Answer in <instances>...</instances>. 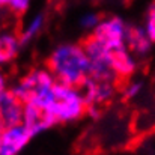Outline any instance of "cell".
<instances>
[{
  "instance_id": "obj_14",
  "label": "cell",
  "mask_w": 155,
  "mask_h": 155,
  "mask_svg": "<svg viewBox=\"0 0 155 155\" xmlns=\"http://www.w3.org/2000/svg\"><path fill=\"white\" fill-rule=\"evenodd\" d=\"M8 6L11 8V11L17 14H24L30 6V0H9Z\"/></svg>"
},
{
  "instance_id": "obj_2",
  "label": "cell",
  "mask_w": 155,
  "mask_h": 155,
  "mask_svg": "<svg viewBox=\"0 0 155 155\" xmlns=\"http://www.w3.org/2000/svg\"><path fill=\"white\" fill-rule=\"evenodd\" d=\"M48 107L57 122H74L87 113V103L78 86L56 81Z\"/></svg>"
},
{
  "instance_id": "obj_18",
  "label": "cell",
  "mask_w": 155,
  "mask_h": 155,
  "mask_svg": "<svg viewBox=\"0 0 155 155\" xmlns=\"http://www.w3.org/2000/svg\"><path fill=\"white\" fill-rule=\"evenodd\" d=\"M3 130H5V127H3V124L0 122V140H2V133H3Z\"/></svg>"
},
{
  "instance_id": "obj_12",
  "label": "cell",
  "mask_w": 155,
  "mask_h": 155,
  "mask_svg": "<svg viewBox=\"0 0 155 155\" xmlns=\"http://www.w3.org/2000/svg\"><path fill=\"white\" fill-rule=\"evenodd\" d=\"M145 30L148 33V36L151 38V41L155 42V3H152L148 9L146 14V23H145Z\"/></svg>"
},
{
  "instance_id": "obj_15",
  "label": "cell",
  "mask_w": 155,
  "mask_h": 155,
  "mask_svg": "<svg viewBox=\"0 0 155 155\" xmlns=\"http://www.w3.org/2000/svg\"><path fill=\"white\" fill-rule=\"evenodd\" d=\"M100 17L97 14H86L81 20H80V24L84 27V29H95L97 24L100 23Z\"/></svg>"
},
{
  "instance_id": "obj_3",
  "label": "cell",
  "mask_w": 155,
  "mask_h": 155,
  "mask_svg": "<svg viewBox=\"0 0 155 155\" xmlns=\"http://www.w3.org/2000/svg\"><path fill=\"white\" fill-rule=\"evenodd\" d=\"M54 84L56 78L50 72V69L38 68L24 75L20 80V83L14 86L11 91L23 101V104L38 103L48 105Z\"/></svg>"
},
{
  "instance_id": "obj_13",
  "label": "cell",
  "mask_w": 155,
  "mask_h": 155,
  "mask_svg": "<svg viewBox=\"0 0 155 155\" xmlns=\"http://www.w3.org/2000/svg\"><path fill=\"white\" fill-rule=\"evenodd\" d=\"M140 91H142V83H128L124 87V97H125V100L136 98L140 94Z\"/></svg>"
},
{
  "instance_id": "obj_6",
  "label": "cell",
  "mask_w": 155,
  "mask_h": 155,
  "mask_svg": "<svg viewBox=\"0 0 155 155\" xmlns=\"http://www.w3.org/2000/svg\"><path fill=\"white\" fill-rule=\"evenodd\" d=\"M30 139L32 136L23 124L5 127L0 140V155H18Z\"/></svg>"
},
{
  "instance_id": "obj_1",
  "label": "cell",
  "mask_w": 155,
  "mask_h": 155,
  "mask_svg": "<svg viewBox=\"0 0 155 155\" xmlns=\"http://www.w3.org/2000/svg\"><path fill=\"white\" fill-rule=\"evenodd\" d=\"M48 69L56 81L81 86L89 75L91 62L81 45L63 44L51 53L48 59Z\"/></svg>"
},
{
  "instance_id": "obj_4",
  "label": "cell",
  "mask_w": 155,
  "mask_h": 155,
  "mask_svg": "<svg viewBox=\"0 0 155 155\" xmlns=\"http://www.w3.org/2000/svg\"><path fill=\"white\" fill-rule=\"evenodd\" d=\"M21 124L27 128L32 137L47 131L54 124H57L54 114L51 113L50 107L45 104L27 103L23 108V120Z\"/></svg>"
},
{
  "instance_id": "obj_17",
  "label": "cell",
  "mask_w": 155,
  "mask_h": 155,
  "mask_svg": "<svg viewBox=\"0 0 155 155\" xmlns=\"http://www.w3.org/2000/svg\"><path fill=\"white\" fill-rule=\"evenodd\" d=\"M8 5H9V0H0V9L5 8V6H8Z\"/></svg>"
},
{
  "instance_id": "obj_9",
  "label": "cell",
  "mask_w": 155,
  "mask_h": 155,
  "mask_svg": "<svg viewBox=\"0 0 155 155\" xmlns=\"http://www.w3.org/2000/svg\"><path fill=\"white\" fill-rule=\"evenodd\" d=\"M151 38L148 36L145 27H136V26H127V36H125V45L133 54L145 56L151 48Z\"/></svg>"
},
{
  "instance_id": "obj_5",
  "label": "cell",
  "mask_w": 155,
  "mask_h": 155,
  "mask_svg": "<svg viewBox=\"0 0 155 155\" xmlns=\"http://www.w3.org/2000/svg\"><path fill=\"white\" fill-rule=\"evenodd\" d=\"M92 36H95L107 48H116V47L125 45L127 26L120 18H116V17L101 20L94 29Z\"/></svg>"
},
{
  "instance_id": "obj_8",
  "label": "cell",
  "mask_w": 155,
  "mask_h": 155,
  "mask_svg": "<svg viewBox=\"0 0 155 155\" xmlns=\"http://www.w3.org/2000/svg\"><path fill=\"white\" fill-rule=\"evenodd\" d=\"M23 108H24L23 101L11 89H8V92L3 95L0 101V122L3 124V127L21 124Z\"/></svg>"
},
{
  "instance_id": "obj_11",
  "label": "cell",
  "mask_w": 155,
  "mask_h": 155,
  "mask_svg": "<svg viewBox=\"0 0 155 155\" xmlns=\"http://www.w3.org/2000/svg\"><path fill=\"white\" fill-rule=\"evenodd\" d=\"M42 26H44V15H42V14H38L36 17H33V18L29 21V24L26 26V29H24V30L21 32V35L18 36L21 45H24V44H27L29 41H32V39L41 32Z\"/></svg>"
},
{
  "instance_id": "obj_10",
  "label": "cell",
  "mask_w": 155,
  "mask_h": 155,
  "mask_svg": "<svg viewBox=\"0 0 155 155\" xmlns=\"http://www.w3.org/2000/svg\"><path fill=\"white\" fill-rule=\"evenodd\" d=\"M21 47L20 38L14 33H2L0 35V65H6L15 59Z\"/></svg>"
},
{
  "instance_id": "obj_7",
  "label": "cell",
  "mask_w": 155,
  "mask_h": 155,
  "mask_svg": "<svg viewBox=\"0 0 155 155\" xmlns=\"http://www.w3.org/2000/svg\"><path fill=\"white\" fill-rule=\"evenodd\" d=\"M110 66L120 83L130 78L136 71V59L127 45L110 48Z\"/></svg>"
},
{
  "instance_id": "obj_16",
  "label": "cell",
  "mask_w": 155,
  "mask_h": 155,
  "mask_svg": "<svg viewBox=\"0 0 155 155\" xmlns=\"http://www.w3.org/2000/svg\"><path fill=\"white\" fill-rule=\"evenodd\" d=\"M8 92V86H6V78H5V75H3V72L0 71V101H2V98H3V95Z\"/></svg>"
}]
</instances>
